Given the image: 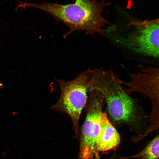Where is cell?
Instances as JSON below:
<instances>
[{
  "instance_id": "cell-8",
  "label": "cell",
  "mask_w": 159,
  "mask_h": 159,
  "mask_svg": "<svg viewBox=\"0 0 159 159\" xmlns=\"http://www.w3.org/2000/svg\"><path fill=\"white\" fill-rule=\"evenodd\" d=\"M159 138L158 135L147 145L137 157L143 159H158L159 153Z\"/></svg>"
},
{
  "instance_id": "cell-6",
  "label": "cell",
  "mask_w": 159,
  "mask_h": 159,
  "mask_svg": "<svg viewBox=\"0 0 159 159\" xmlns=\"http://www.w3.org/2000/svg\"><path fill=\"white\" fill-rule=\"evenodd\" d=\"M131 80L125 82L120 80L121 84L128 88L125 90L129 95L133 92L144 95L150 99L152 109L150 115V127H157L159 125V69L158 68L147 67L141 71L130 74Z\"/></svg>"
},
{
  "instance_id": "cell-4",
  "label": "cell",
  "mask_w": 159,
  "mask_h": 159,
  "mask_svg": "<svg viewBox=\"0 0 159 159\" xmlns=\"http://www.w3.org/2000/svg\"><path fill=\"white\" fill-rule=\"evenodd\" d=\"M128 32L123 37H114L116 42L143 55L158 59V19L132 21L127 25Z\"/></svg>"
},
{
  "instance_id": "cell-3",
  "label": "cell",
  "mask_w": 159,
  "mask_h": 159,
  "mask_svg": "<svg viewBox=\"0 0 159 159\" xmlns=\"http://www.w3.org/2000/svg\"><path fill=\"white\" fill-rule=\"evenodd\" d=\"M92 70L83 72L69 81L58 80L60 89L59 98L52 107L54 110L67 114L74 128L77 132L82 110L87 102L90 92V78Z\"/></svg>"
},
{
  "instance_id": "cell-1",
  "label": "cell",
  "mask_w": 159,
  "mask_h": 159,
  "mask_svg": "<svg viewBox=\"0 0 159 159\" xmlns=\"http://www.w3.org/2000/svg\"><path fill=\"white\" fill-rule=\"evenodd\" d=\"M105 4L104 1L97 0H75L73 3L64 5L54 3H24L23 5L44 11L65 24L69 29L64 34L65 37L78 31H84L86 34H98L105 36L103 28L110 24L102 15Z\"/></svg>"
},
{
  "instance_id": "cell-2",
  "label": "cell",
  "mask_w": 159,
  "mask_h": 159,
  "mask_svg": "<svg viewBox=\"0 0 159 159\" xmlns=\"http://www.w3.org/2000/svg\"><path fill=\"white\" fill-rule=\"evenodd\" d=\"M90 79L91 91L96 90L102 94L113 123L131 125L140 121L142 116L140 110L114 72L102 69L92 70Z\"/></svg>"
},
{
  "instance_id": "cell-7",
  "label": "cell",
  "mask_w": 159,
  "mask_h": 159,
  "mask_svg": "<svg viewBox=\"0 0 159 159\" xmlns=\"http://www.w3.org/2000/svg\"><path fill=\"white\" fill-rule=\"evenodd\" d=\"M102 128L97 140L96 148L99 151H106L116 147L120 143V135L110 122L105 112L101 114Z\"/></svg>"
},
{
  "instance_id": "cell-5",
  "label": "cell",
  "mask_w": 159,
  "mask_h": 159,
  "mask_svg": "<svg viewBox=\"0 0 159 159\" xmlns=\"http://www.w3.org/2000/svg\"><path fill=\"white\" fill-rule=\"evenodd\" d=\"M87 101L86 119L82 127L80 155L82 159H91L102 128L101 114L104 99L99 92L94 90Z\"/></svg>"
}]
</instances>
